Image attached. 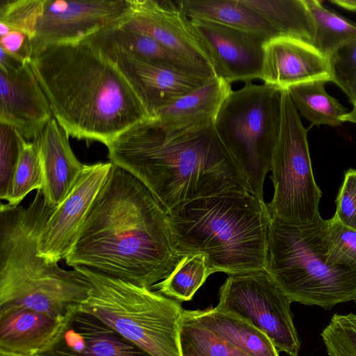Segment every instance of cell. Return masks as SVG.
Returning a JSON list of instances; mask_svg holds the SVG:
<instances>
[{
  "mask_svg": "<svg viewBox=\"0 0 356 356\" xmlns=\"http://www.w3.org/2000/svg\"><path fill=\"white\" fill-rule=\"evenodd\" d=\"M181 258L168 213L140 181L113 163L66 264L152 289Z\"/></svg>",
  "mask_w": 356,
  "mask_h": 356,
  "instance_id": "6da1fadb",
  "label": "cell"
},
{
  "mask_svg": "<svg viewBox=\"0 0 356 356\" xmlns=\"http://www.w3.org/2000/svg\"><path fill=\"white\" fill-rule=\"evenodd\" d=\"M107 147L109 161L140 181L168 213L197 199L251 193L213 124L172 132L147 119Z\"/></svg>",
  "mask_w": 356,
  "mask_h": 356,
  "instance_id": "7a4b0ae2",
  "label": "cell"
},
{
  "mask_svg": "<svg viewBox=\"0 0 356 356\" xmlns=\"http://www.w3.org/2000/svg\"><path fill=\"white\" fill-rule=\"evenodd\" d=\"M30 65L54 118L69 136L108 147L150 119L113 60L88 40L48 49Z\"/></svg>",
  "mask_w": 356,
  "mask_h": 356,
  "instance_id": "3957f363",
  "label": "cell"
},
{
  "mask_svg": "<svg viewBox=\"0 0 356 356\" xmlns=\"http://www.w3.org/2000/svg\"><path fill=\"white\" fill-rule=\"evenodd\" d=\"M42 190L27 207L1 203L0 309L24 307L62 318L88 297L90 284L38 254V238L55 211Z\"/></svg>",
  "mask_w": 356,
  "mask_h": 356,
  "instance_id": "277c9868",
  "label": "cell"
},
{
  "mask_svg": "<svg viewBox=\"0 0 356 356\" xmlns=\"http://www.w3.org/2000/svg\"><path fill=\"white\" fill-rule=\"evenodd\" d=\"M177 254H204L211 274L265 270L271 218L251 193L191 201L168 213Z\"/></svg>",
  "mask_w": 356,
  "mask_h": 356,
  "instance_id": "5b68a950",
  "label": "cell"
},
{
  "mask_svg": "<svg viewBox=\"0 0 356 356\" xmlns=\"http://www.w3.org/2000/svg\"><path fill=\"white\" fill-rule=\"evenodd\" d=\"M90 284L79 307L149 356H181L180 302L85 267H75Z\"/></svg>",
  "mask_w": 356,
  "mask_h": 356,
  "instance_id": "8992f818",
  "label": "cell"
},
{
  "mask_svg": "<svg viewBox=\"0 0 356 356\" xmlns=\"http://www.w3.org/2000/svg\"><path fill=\"white\" fill-rule=\"evenodd\" d=\"M323 220L297 226L271 219L265 270L291 302L329 310L356 301V268L326 263Z\"/></svg>",
  "mask_w": 356,
  "mask_h": 356,
  "instance_id": "52a82bcc",
  "label": "cell"
},
{
  "mask_svg": "<svg viewBox=\"0 0 356 356\" xmlns=\"http://www.w3.org/2000/svg\"><path fill=\"white\" fill-rule=\"evenodd\" d=\"M282 90L245 83L229 92L213 122L214 130L244 175L251 193L264 202L281 119Z\"/></svg>",
  "mask_w": 356,
  "mask_h": 356,
  "instance_id": "ba28073f",
  "label": "cell"
},
{
  "mask_svg": "<svg viewBox=\"0 0 356 356\" xmlns=\"http://www.w3.org/2000/svg\"><path fill=\"white\" fill-rule=\"evenodd\" d=\"M270 171L274 193L267 207L272 220L299 226L321 218L322 192L312 171L307 130L286 90L282 91L280 126Z\"/></svg>",
  "mask_w": 356,
  "mask_h": 356,
  "instance_id": "9c48e42d",
  "label": "cell"
},
{
  "mask_svg": "<svg viewBox=\"0 0 356 356\" xmlns=\"http://www.w3.org/2000/svg\"><path fill=\"white\" fill-rule=\"evenodd\" d=\"M289 298L266 270L229 275L221 286L216 307L233 314L264 332L278 351L298 356L300 340Z\"/></svg>",
  "mask_w": 356,
  "mask_h": 356,
  "instance_id": "30bf717a",
  "label": "cell"
},
{
  "mask_svg": "<svg viewBox=\"0 0 356 356\" xmlns=\"http://www.w3.org/2000/svg\"><path fill=\"white\" fill-rule=\"evenodd\" d=\"M134 13L132 0H44L31 40L33 57L52 47L82 42Z\"/></svg>",
  "mask_w": 356,
  "mask_h": 356,
  "instance_id": "8fae6325",
  "label": "cell"
},
{
  "mask_svg": "<svg viewBox=\"0 0 356 356\" xmlns=\"http://www.w3.org/2000/svg\"><path fill=\"white\" fill-rule=\"evenodd\" d=\"M113 163L86 165L74 188L51 213L38 238V254L48 263L65 260Z\"/></svg>",
  "mask_w": 356,
  "mask_h": 356,
  "instance_id": "7c38bea8",
  "label": "cell"
},
{
  "mask_svg": "<svg viewBox=\"0 0 356 356\" xmlns=\"http://www.w3.org/2000/svg\"><path fill=\"white\" fill-rule=\"evenodd\" d=\"M113 60L129 81L151 119L179 98L201 86L207 79L147 63L108 41L88 39Z\"/></svg>",
  "mask_w": 356,
  "mask_h": 356,
  "instance_id": "4fadbf2b",
  "label": "cell"
},
{
  "mask_svg": "<svg viewBox=\"0 0 356 356\" xmlns=\"http://www.w3.org/2000/svg\"><path fill=\"white\" fill-rule=\"evenodd\" d=\"M191 26L208 54L216 76L229 83L259 79L264 41L247 32L211 21L190 19Z\"/></svg>",
  "mask_w": 356,
  "mask_h": 356,
  "instance_id": "5bb4252c",
  "label": "cell"
},
{
  "mask_svg": "<svg viewBox=\"0 0 356 356\" xmlns=\"http://www.w3.org/2000/svg\"><path fill=\"white\" fill-rule=\"evenodd\" d=\"M132 1L134 13L121 23L123 26L153 38L186 58L214 72L212 62L198 40L190 19L176 1Z\"/></svg>",
  "mask_w": 356,
  "mask_h": 356,
  "instance_id": "9a60e30c",
  "label": "cell"
},
{
  "mask_svg": "<svg viewBox=\"0 0 356 356\" xmlns=\"http://www.w3.org/2000/svg\"><path fill=\"white\" fill-rule=\"evenodd\" d=\"M34 356H149L79 305L71 308L48 344Z\"/></svg>",
  "mask_w": 356,
  "mask_h": 356,
  "instance_id": "2e32d148",
  "label": "cell"
},
{
  "mask_svg": "<svg viewBox=\"0 0 356 356\" xmlns=\"http://www.w3.org/2000/svg\"><path fill=\"white\" fill-rule=\"evenodd\" d=\"M48 98L30 63L17 70L0 71V123L34 140L53 118Z\"/></svg>",
  "mask_w": 356,
  "mask_h": 356,
  "instance_id": "e0dca14e",
  "label": "cell"
},
{
  "mask_svg": "<svg viewBox=\"0 0 356 356\" xmlns=\"http://www.w3.org/2000/svg\"><path fill=\"white\" fill-rule=\"evenodd\" d=\"M259 79L283 90L310 81L332 82V76L329 58L314 44L292 37L277 36L263 44Z\"/></svg>",
  "mask_w": 356,
  "mask_h": 356,
  "instance_id": "ac0fdd59",
  "label": "cell"
},
{
  "mask_svg": "<svg viewBox=\"0 0 356 356\" xmlns=\"http://www.w3.org/2000/svg\"><path fill=\"white\" fill-rule=\"evenodd\" d=\"M35 138L43 170L42 194L47 204L57 207L71 192L86 165L76 157L69 135L54 118Z\"/></svg>",
  "mask_w": 356,
  "mask_h": 356,
  "instance_id": "d6986e66",
  "label": "cell"
},
{
  "mask_svg": "<svg viewBox=\"0 0 356 356\" xmlns=\"http://www.w3.org/2000/svg\"><path fill=\"white\" fill-rule=\"evenodd\" d=\"M231 83L214 76L159 111L154 120L165 131H181L213 124Z\"/></svg>",
  "mask_w": 356,
  "mask_h": 356,
  "instance_id": "ffe728a7",
  "label": "cell"
},
{
  "mask_svg": "<svg viewBox=\"0 0 356 356\" xmlns=\"http://www.w3.org/2000/svg\"><path fill=\"white\" fill-rule=\"evenodd\" d=\"M62 319L24 307L1 308L0 352L35 355L54 337Z\"/></svg>",
  "mask_w": 356,
  "mask_h": 356,
  "instance_id": "44dd1931",
  "label": "cell"
},
{
  "mask_svg": "<svg viewBox=\"0 0 356 356\" xmlns=\"http://www.w3.org/2000/svg\"><path fill=\"white\" fill-rule=\"evenodd\" d=\"M93 35L122 48L147 63L204 78L216 76L213 72L192 62L153 38L123 26L121 23Z\"/></svg>",
  "mask_w": 356,
  "mask_h": 356,
  "instance_id": "7402d4cb",
  "label": "cell"
},
{
  "mask_svg": "<svg viewBox=\"0 0 356 356\" xmlns=\"http://www.w3.org/2000/svg\"><path fill=\"white\" fill-rule=\"evenodd\" d=\"M189 19H200L236 29L264 42L279 36L273 26L242 0H184L176 1Z\"/></svg>",
  "mask_w": 356,
  "mask_h": 356,
  "instance_id": "603a6c76",
  "label": "cell"
},
{
  "mask_svg": "<svg viewBox=\"0 0 356 356\" xmlns=\"http://www.w3.org/2000/svg\"><path fill=\"white\" fill-rule=\"evenodd\" d=\"M187 312L200 324L249 356H280L264 332L233 314L216 307Z\"/></svg>",
  "mask_w": 356,
  "mask_h": 356,
  "instance_id": "cb8c5ba5",
  "label": "cell"
},
{
  "mask_svg": "<svg viewBox=\"0 0 356 356\" xmlns=\"http://www.w3.org/2000/svg\"><path fill=\"white\" fill-rule=\"evenodd\" d=\"M266 19L279 36L314 44L315 26L305 0H242Z\"/></svg>",
  "mask_w": 356,
  "mask_h": 356,
  "instance_id": "d4e9b609",
  "label": "cell"
},
{
  "mask_svg": "<svg viewBox=\"0 0 356 356\" xmlns=\"http://www.w3.org/2000/svg\"><path fill=\"white\" fill-rule=\"evenodd\" d=\"M327 81L314 80L293 85L286 90L299 115L314 125L337 127L348 110L325 90Z\"/></svg>",
  "mask_w": 356,
  "mask_h": 356,
  "instance_id": "484cf974",
  "label": "cell"
},
{
  "mask_svg": "<svg viewBox=\"0 0 356 356\" xmlns=\"http://www.w3.org/2000/svg\"><path fill=\"white\" fill-rule=\"evenodd\" d=\"M315 26L314 45L327 58L356 38V23L325 8L319 0H305Z\"/></svg>",
  "mask_w": 356,
  "mask_h": 356,
  "instance_id": "4316f807",
  "label": "cell"
},
{
  "mask_svg": "<svg viewBox=\"0 0 356 356\" xmlns=\"http://www.w3.org/2000/svg\"><path fill=\"white\" fill-rule=\"evenodd\" d=\"M210 275L204 254H187L152 289H157L159 293L179 302L189 301Z\"/></svg>",
  "mask_w": 356,
  "mask_h": 356,
  "instance_id": "83f0119b",
  "label": "cell"
},
{
  "mask_svg": "<svg viewBox=\"0 0 356 356\" xmlns=\"http://www.w3.org/2000/svg\"><path fill=\"white\" fill-rule=\"evenodd\" d=\"M179 343L181 356H249L200 324L185 309Z\"/></svg>",
  "mask_w": 356,
  "mask_h": 356,
  "instance_id": "f1b7e54d",
  "label": "cell"
},
{
  "mask_svg": "<svg viewBox=\"0 0 356 356\" xmlns=\"http://www.w3.org/2000/svg\"><path fill=\"white\" fill-rule=\"evenodd\" d=\"M43 184V170L38 141L37 138L29 141L22 136L18 163L5 200L9 205H19L30 192L42 190Z\"/></svg>",
  "mask_w": 356,
  "mask_h": 356,
  "instance_id": "f546056e",
  "label": "cell"
},
{
  "mask_svg": "<svg viewBox=\"0 0 356 356\" xmlns=\"http://www.w3.org/2000/svg\"><path fill=\"white\" fill-rule=\"evenodd\" d=\"M321 244L327 264L356 268V230L344 225L334 216L323 220Z\"/></svg>",
  "mask_w": 356,
  "mask_h": 356,
  "instance_id": "4dcf8cb0",
  "label": "cell"
},
{
  "mask_svg": "<svg viewBox=\"0 0 356 356\" xmlns=\"http://www.w3.org/2000/svg\"><path fill=\"white\" fill-rule=\"evenodd\" d=\"M44 5V0H0V22L32 40Z\"/></svg>",
  "mask_w": 356,
  "mask_h": 356,
  "instance_id": "1f68e13d",
  "label": "cell"
},
{
  "mask_svg": "<svg viewBox=\"0 0 356 356\" xmlns=\"http://www.w3.org/2000/svg\"><path fill=\"white\" fill-rule=\"evenodd\" d=\"M321 337L328 356H356V314H334Z\"/></svg>",
  "mask_w": 356,
  "mask_h": 356,
  "instance_id": "d6a6232c",
  "label": "cell"
},
{
  "mask_svg": "<svg viewBox=\"0 0 356 356\" xmlns=\"http://www.w3.org/2000/svg\"><path fill=\"white\" fill-rule=\"evenodd\" d=\"M332 82L356 102V38L338 48L329 58Z\"/></svg>",
  "mask_w": 356,
  "mask_h": 356,
  "instance_id": "836d02e7",
  "label": "cell"
},
{
  "mask_svg": "<svg viewBox=\"0 0 356 356\" xmlns=\"http://www.w3.org/2000/svg\"><path fill=\"white\" fill-rule=\"evenodd\" d=\"M22 136L13 127L0 123V198L10 191L20 153Z\"/></svg>",
  "mask_w": 356,
  "mask_h": 356,
  "instance_id": "e575fe53",
  "label": "cell"
},
{
  "mask_svg": "<svg viewBox=\"0 0 356 356\" xmlns=\"http://www.w3.org/2000/svg\"><path fill=\"white\" fill-rule=\"evenodd\" d=\"M335 203L334 216L344 225L356 230V168L345 172Z\"/></svg>",
  "mask_w": 356,
  "mask_h": 356,
  "instance_id": "d590c367",
  "label": "cell"
},
{
  "mask_svg": "<svg viewBox=\"0 0 356 356\" xmlns=\"http://www.w3.org/2000/svg\"><path fill=\"white\" fill-rule=\"evenodd\" d=\"M0 48L24 63L33 58L31 39L25 33L10 30L1 36Z\"/></svg>",
  "mask_w": 356,
  "mask_h": 356,
  "instance_id": "8d00e7d4",
  "label": "cell"
},
{
  "mask_svg": "<svg viewBox=\"0 0 356 356\" xmlns=\"http://www.w3.org/2000/svg\"><path fill=\"white\" fill-rule=\"evenodd\" d=\"M25 63H26L20 60L0 48V71L4 72H13L18 70Z\"/></svg>",
  "mask_w": 356,
  "mask_h": 356,
  "instance_id": "74e56055",
  "label": "cell"
},
{
  "mask_svg": "<svg viewBox=\"0 0 356 356\" xmlns=\"http://www.w3.org/2000/svg\"><path fill=\"white\" fill-rule=\"evenodd\" d=\"M330 2L347 10L356 13V0H330Z\"/></svg>",
  "mask_w": 356,
  "mask_h": 356,
  "instance_id": "f35d334b",
  "label": "cell"
},
{
  "mask_svg": "<svg viewBox=\"0 0 356 356\" xmlns=\"http://www.w3.org/2000/svg\"><path fill=\"white\" fill-rule=\"evenodd\" d=\"M342 122L356 124V102L353 104V108L341 118Z\"/></svg>",
  "mask_w": 356,
  "mask_h": 356,
  "instance_id": "ab89813d",
  "label": "cell"
},
{
  "mask_svg": "<svg viewBox=\"0 0 356 356\" xmlns=\"http://www.w3.org/2000/svg\"><path fill=\"white\" fill-rule=\"evenodd\" d=\"M0 356H31V355H16V354H11V353L0 352Z\"/></svg>",
  "mask_w": 356,
  "mask_h": 356,
  "instance_id": "60d3db41",
  "label": "cell"
},
{
  "mask_svg": "<svg viewBox=\"0 0 356 356\" xmlns=\"http://www.w3.org/2000/svg\"><path fill=\"white\" fill-rule=\"evenodd\" d=\"M355 306H356V301H355Z\"/></svg>",
  "mask_w": 356,
  "mask_h": 356,
  "instance_id": "b9f144b4",
  "label": "cell"
}]
</instances>
